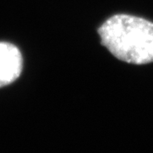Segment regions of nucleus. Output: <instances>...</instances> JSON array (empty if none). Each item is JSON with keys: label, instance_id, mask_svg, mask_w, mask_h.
I'll return each mask as SVG.
<instances>
[{"label": "nucleus", "instance_id": "obj_1", "mask_svg": "<svg viewBox=\"0 0 153 153\" xmlns=\"http://www.w3.org/2000/svg\"><path fill=\"white\" fill-rule=\"evenodd\" d=\"M101 44L117 59L142 65L153 61V23L139 17L116 15L99 28Z\"/></svg>", "mask_w": 153, "mask_h": 153}, {"label": "nucleus", "instance_id": "obj_2", "mask_svg": "<svg viewBox=\"0 0 153 153\" xmlns=\"http://www.w3.org/2000/svg\"><path fill=\"white\" fill-rule=\"evenodd\" d=\"M22 70V56L13 44L0 43V87H4L20 76Z\"/></svg>", "mask_w": 153, "mask_h": 153}]
</instances>
